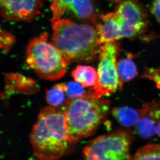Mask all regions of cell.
<instances>
[{
    "label": "cell",
    "mask_w": 160,
    "mask_h": 160,
    "mask_svg": "<svg viewBox=\"0 0 160 160\" xmlns=\"http://www.w3.org/2000/svg\"><path fill=\"white\" fill-rule=\"evenodd\" d=\"M34 154L40 160H55L71 150L75 142L66 125L65 105L49 106L40 111L30 134Z\"/></svg>",
    "instance_id": "obj_1"
},
{
    "label": "cell",
    "mask_w": 160,
    "mask_h": 160,
    "mask_svg": "<svg viewBox=\"0 0 160 160\" xmlns=\"http://www.w3.org/2000/svg\"><path fill=\"white\" fill-rule=\"evenodd\" d=\"M52 23V43L68 62H90L99 54L102 45L95 27L62 18Z\"/></svg>",
    "instance_id": "obj_2"
},
{
    "label": "cell",
    "mask_w": 160,
    "mask_h": 160,
    "mask_svg": "<svg viewBox=\"0 0 160 160\" xmlns=\"http://www.w3.org/2000/svg\"><path fill=\"white\" fill-rule=\"evenodd\" d=\"M110 102L88 95L67 100L65 104L66 125L69 136L75 142L92 134L105 119L109 110Z\"/></svg>",
    "instance_id": "obj_3"
},
{
    "label": "cell",
    "mask_w": 160,
    "mask_h": 160,
    "mask_svg": "<svg viewBox=\"0 0 160 160\" xmlns=\"http://www.w3.org/2000/svg\"><path fill=\"white\" fill-rule=\"evenodd\" d=\"M49 35L43 32L30 40L26 49V62L40 77L48 80L63 77L67 70L68 62L52 43Z\"/></svg>",
    "instance_id": "obj_4"
},
{
    "label": "cell",
    "mask_w": 160,
    "mask_h": 160,
    "mask_svg": "<svg viewBox=\"0 0 160 160\" xmlns=\"http://www.w3.org/2000/svg\"><path fill=\"white\" fill-rule=\"evenodd\" d=\"M130 129H118L92 140L83 150L84 160H132Z\"/></svg>",
    "instance_id": "obj_5"
},
{
    "label": "cell",
    "mask_w": 160,
    "mask_h": 160,
    "mask_svg": "<svg viewBox=\"0 0 160 160\" xmlns=\"http://www.w3.org/2000/svg\"><path fill=\"white\" fill-rule=\"evenodd\" d=\"M119 48L116 41L103 44L99 52L98 82L89 89L87 95L95 99L109 95L118 89H122L117 70V56Z\"/></svg>",
    "instance_id": "obj_6"
},
{
    "label": "cell",
    "mask_w": 160,
    "mask_h": 160,
    "mask_svg": "<svg viewBox=\"0 0 160 160\" xmlns=\"http://www.w3.org/2000/svg\"><path fill=\"white\" fill-rule=\"evenodd\" d=\"M52 23L62 18L67 12H70L75 17L95 24L98 18L92 0H52L50 7Z\"/></svg>",
    "instance_id": "obj_7"
},
{
    "label": "cell",
    "mask_w": 160,
    "mask_h": 160,
    "mask_svg": "<svg viewBox=\"0 0 160 160\" xmlns=\"http://www.w3.org/2000/svg\"><path fill=\"white\" fill-rule=\"evenodd\" d=\"M43 0H0V13L4 20L30 22L39 14Z\"/></svg>",
    "instance_id": "obj_8"
},
{
    "label": "cell",
    "mask_w": 160,
    "mask_h": 160,
    "mask_svg": "<svg viewBox=\"0 0 160 160\" xmlns=\"http://www.w3.org/2000/svg\"><path fill=\"white\" fill-rule=\"evenodd\" d=\"M116 10L122 20V38L137 35L146 28L147 23L146 12L134 1L125 0L120 2Z\"/></svg>",
    "instance_id": "obj_9"
},
{
    "label": "cell",
    "mask_w": 160,
    "mask_h": 160,
    "mask_svg": "<svg viewBox=\"0 0 160 160\" xmlns=\"http://www.w3.org/2000/svg\"><path fill=\"white\" fill-rule=\"evenodd\" d=\"M142 108V115L134 125L135 130L140 137L148 139L154 135L160 122V104L153 101Z\"/></svg>",
    "instance_id": "obj_10"
},
{
    "label": "cell",
    "mask_w": 160,
    "mask_h": 160,
    "mask_svg": "<svg viewBox=\"0 0 160 160\" xmlns=\"http://www.w3.org/2000/svg\"><path fill=\"white\" fill-rule=\"evenodd\" d=\"M72 75L85 88L94 87L98 82V71L91 66L78 65L72 71Z\"/></svg>",
    "instance_id": "obj_11"
},
{
    "label": "cell",
    "mask_w": 160,
    "mask_h": 160,
    "mask_svg": "<svg viewBox=\"0 0 160 160\" xmlns=\"http://www.w3.org/2000/svg\"><path fill=\"white\" fill-rule=\"evenodd\" d=\"M112 113L115 118L122 126L126 127L134 126L142 115V108L135 109L129 107H116Z\"/></svg>",
    "instance_id": "obj_12"
},
{
    "label": "cell",
    "mask_w": 160,
    "mask_h": 160,
    "mask_svg": "<svg viewBox=\"0 0 160 160\" xmlns=\"http://www.w3.org/2000/svg\"><path fill=\"white\" fill-rule=\"evenodd\" d=\"M118 74L121 84L129 82L138 75L137 68L134 62L130 58L120 59L117 64Z\"/></svg>",
    "instance_id": "obj_13"
},
{
    "label": "cell",
    "mask_w": 160,
    "mask_h": 160,
    "mask_svg": "<svg viewBox=\"0 0 160 160\" xmlns=\"http://www.w3.org/2000/svg\"><path fill=\"white\" fill-rule=\"evenodd\" d=\"M66 85L58 84L46 92V101L49 106L60 107L66 100Z\"/></svg>",
    "instance_id": "obj_14"
},
{
    "label": "cell",
    "mask_w": 160,
    "mask_h": 160,
    "mask_svg": "<svg viewBox=\"0 0 160 160\" xmlns=\"http://www.w3.org/2000/svg\"><path fill=\"white\" fill-rule=\"evenodd\" d=\"M132 160H160V144H149L142 147Z\"/></svg>",
    "instance_id": "obj_15"
},
{
    "label": "cell",
    "mask_w": 160,
    "mask_h": 160,
    "mask_svg": "<svg viewBox=\"0 0 160 160\" xmlns=\"http://www.w3.org/2000/svg\"><path fill=\"white\" fill-rule=\"evenodd\" d=\"M66 96L69 99L82 98L87 94L85 87L76 81H72L66 84Z\"/></svg>",
    "instance_id": "obj_16"
},
{
    "label": "cell",
    "mask_w": 160,
    "mask_h": 160,
    "mask_svg": "<svg viewBox=\"0 0 160 160\" xmlns=\"http://www.w3.org/2000/svg\"><path fill=\"white\" fill-rule=\"evenodd\" d=\"M15 38L10 32L2 30L1 31V47L6 52L10 50L15 42Z\"/></svg>",
    "instance_id": "obj_17"
},
{
    "label": "cell",
    "mask_w": 160,
    "mask_h": 160,
    "mask_svg": "<svg viewBox=\"0 0 160 160\" xmlns=\"http://www.w3.org/2000/svg\"><path fill=\"white\" fill-rule=\"evenodd\" d=\"M145 77L152 79L156 83L158 86L160 88V69H148L144 74Z\"/></svg>",
    "instance_id": "obj_18"
},
{
    "label": "cell",
    "mask_w": 160,
    "mask_h": 160,
    "mask_svg": "<svg viewBox=\"0 0 160 160\" xmlns=\"http://www.w3.org/2000/svg\"><path fill=\"white\" fill-rule=\"evenodd\" d=\"M151 10L158 22L160 23V0H153Z\"/></svg>",
    "instance_id": "obj_19"
},
{
    "label": "cell",
    "mask_w": 160,
    "mask_h": 160,
    "mask_svg": "<svg viewBox=\"0 0 160 160\" xmlns=\"http://www.w3.org/2000/svg\"><path fill=\"white\" fill-rule=\"evenodd\" d=\"M156 132L160 138V122L158 123L156 127Z\"/></svg>",
    "instance_id": "obj_20"
},
{
    "label": "cell",
    "mask_w": 160,
    "mask_h": 160,
    "mask_svg": "<svg viewBox=\"0 0 160 160\" xmlns=\"http://www.w3.org/2000/svg\"><path fill=\"white\" fill-rule=\"evenodd\" d=\"M108 1H110V2H120L122 1H125V0H108ZM135 1V0H133Z\"/></svg>",
    "instance_id": "obj_21"
}]
</instances>
